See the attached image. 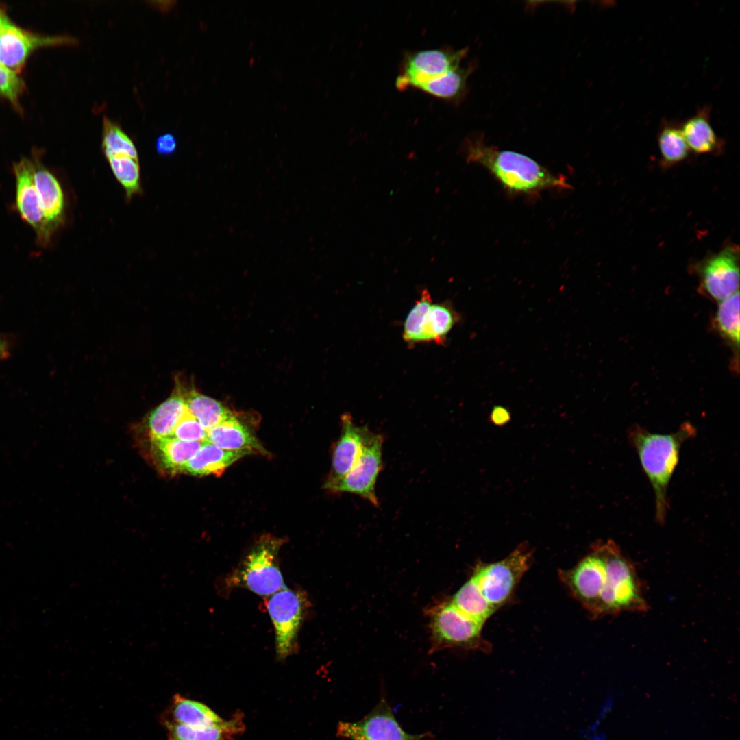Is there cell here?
I'll return each mask as SVG.
<instances>
[{"label": "cell", "mask_w": 740, "mask_h": 740, "mask_svg": "<svg viewBox=\"0 0 740 740\" xmlns=\"http://www.w3.org/2000/svg\"><path fill=\"white\" fill-rule=\"evenodd\" d=\"M530 558L531 553L521 545L500 561L476 567L472 578L495 610L510 597L528 569Z\"/></svg>", "instance_id": "5b68a950"}, {"label": "cell", "mask_w": 740, "mask_h": 740, "mask_svg": "<svg viewBox=\"0 0 740 740\" xmlns=\"http://www.w3.org/2000/svg\"><path fill=\"white\" fill-rule=\"evenodd\" d=\"M467 47L425 49L406 53L395 86L400 90L418 88L421 84L460 66L467 56Z\"/></svg>", "instance_id": "9c48e42d"}, {"label": "cell", "mask_w": 740, "mask_h": 740, "mask_svg": "<svg viewBox=\"0 0 740 740\" xmlns=\"http://www.w3.org/2000/svg\"><path fill=\"white\" fill-rule=\"evenodd\" d=\"M161 719L198 728L210 727L223 721L204 704L180 694L173 695Z\"/></svg>", "instance_id": "7402d4cb"}, {"label": "cell", "mask_w": 740, "mask_h": 740, "mask_svg": "<svg viewBox=\"0 0 740 740\" xmlns=\"http://www.w3.org/2000/svg\"><path fill=\"white\" fill-rule=\"evenodd\" d=\"M489 420L495 426H504L510 420V414L504 407L495 406L490 414Z\"/></svg>", "instance_id": "d590c367"}, {"label": "cell", "mask_w": 740, "mask_h": 740, "mask_svg": "<svg viewBox=\"0 0 740 740\" xmlns=\"http://www.w3.org/2000/svg\"><path fill=\"white\" fill-rule=\"evenodd\" d=\"M696 434V428L689 422L683 423L676 432L669 434L651 432L639 425L628 430L629 443L653 489L655 519L661 525L666 521L669 484L679 462L681 447Z\"/></svg>", "instance_id": "7a4b0ae2"}, {"label": "cell", "mask_w": 740, "mask_h": 740, "mask_svg": "<svg viewBox=\"0 0 740 740\" xmlns=\"http://www.w3.org/2000/svg\"><path fill=\"white\" fill-rule=\"evenodd\" d=\"M383 443L382 435L373 433L352 469L338 480L326 481L325 488L333 493L358 495L378 507L375 484L383 468Z\"/></svg>", "instance_id": "ba28073f"}, {"label": "cell", "mask_w": 740, "mask_h": 740, "mask_svg": "<svg viewBox=\"0 0 740 740\" xmlns=\"http://www.w3.org/2000/svg\"><path fill=\"white\" fill-rule=\"evenodd\" d=\"M174 381L171 395L149 412L145 418V425L151 440L171 437L186 410L178 374L175 376Z\"/></svg>", "instance_id": "e0dca14e"}, {"label": "cell", "mask_w": 740, "mask_h": 740, "mask_svg": "<svg viewBox=\"0 0 740 740\" xmlns=\"http://www.w3.org/2000/svg\"><path fill=\"white\" fill-rule=\"evenodd\" d=\"M168 740H234L244 730L241 717L204 728H192L161 719Z\"/></svg>", "instance_id": "cb8c5ba5"}, {"label": "cell", "mask_w": 740, "mask_h": 740, "mask_svg": "<svg viewBox=\"0 0 740 740\" xmlns=\"http://www.w3.org/2000/svg\"><path fill=\"white\" fill-rule=\"evenodd\" d=\"M462 149L468 162L482 166L510 193L532 194L571 187L564 177L552 173L532 158L486 144L481 134L467 137Z\"/></svg>", "instance_id": "6da1fadb"}, {"label": "cell", "mask_w": 740, "mask_h": 740, "mask_svg": "<svg viewBox=\"0 0 740 740\" xmlns=\"http://www.w3.org/2000/svg\"><path fill=\"white\" fill-rule=\"evenodd\" d=\"M451 602L463 613L483 624L495 610L472 577L456 593Z\"/></svg>", "instance_id": "484cf974"}, {"label": "cell", "mask_w": 740, "mask_h": 740, "mask_svg": "<svg viewBox=\"0 0 740 740\" xmlns=\"http://www.w3.org/2000/svg\"><path fill=\"white\" fill-rule=\"evenodd\" d=\"M739 247L728 245L700 265V286L713 299L721 301L739 291Z\"/></svg>", "instance_id": "4fadbf2b"}, {"label": "cell", "mask_w": 740, "mask_h": 740, "mask_svg": "<svg viewBox=\"0 0 740 740\" xmlns=\"http://www.w3.org/2000/svg\"><path fill=\"white\" fill-rule=\"evenodd\" d=\"M251 454L249 451L225 450L204 442L184 466L182 473L193 476L220 475L238 459Z\"/></svg>", "instance_id": "603a6c76"}, {"label": "cell", "mask_w": 740, "mask_h": 740, "mask_svg": "<svg viewBox=\"0 0 740 740\" xmlns=\"http://www.w3.org/2000/svg\"><path fill=\"white\" fill-rule=\"evenodd\" d=\"M337 735L349 740H422L429 736L428 733L412 735L405 732L384 697L362 719L340 722Z\"/></svg>", "instance_id": "8fae6325"}, {"label": "cell", "mask_w": 740, "mask_h": 740, "mask_svg": "<svg viewBox=\"0 0 740 740\" xmlns=\"http://www.w3.org/2000/svg\"><path fill=\"white\" fill-rule=\"evenodd\" d=\"M458 319L449 306L432 304L423 321L420 342H443Z\"/></svg>", "instance_id": "4316f807"}, {"label": "cell", "mask_w": 740, "mask_h": 740, "mask_svg": "<svg viewBox=\"0 0 740 740\" xmlns=\"http://www.w3.org/2000/svg\"><path fill=\"white\" fill-rule=\"evenodd\" d=\"M606 577L604 543L592 545L591 552L574 567L560 572V578L574 596L594 617L600 616V598Z\"/></svg>", "instance_id": "8992f818"}, {"label": "cell", "mask_w": 740, "mask_h": 740, "mask_svg": "<svg viewBox=\"0 0 740 740\" xmlns=\"http://www.w3.org/2000/svg\"><path fill=\"white\" fill-rule=\"evenodd\" d=\"M102 149L106 158L128 156L138 159L136 147L131 138L107 116L103 120Z\"/></svg>", "instance_id": "4dcf8cb0"}, {"label": "cell", "mask_w": 740, "mask_h": 740, "mask_svg": "<svg viewBox=\"0 0 740 740\" xmlns=\"http://www.w3.org/2000/svg\"><path fill=\"white\" fill-rule=\"evenodd\" d=\"M475 65L459 66L421 84L417 89L432 96L449 101L456 102L465 97L467 82L474 70Z\"/></svg>", "instance_id": "d4e9b609"}, {"label": "cell", "mask_w": 740, "mask_h": 740, "mask_svg": "<svg viewBox=\"0 0 740 740\" xmlns=\"http://www.w3.org/2000/svg\"><path fill=\"white\" fill-rule=\"evenodd\" d=\"M16 183V206L21 217L35 232L42 247L49 245L53 235L46 221L34 182L32 158H22L13 164Z\"/></svg>", "instance_id": "7c38bea8"}, {"label": "cell", "mask_w": 740, "mask_h": 740, "mask_svg": "<svg viewBox=\"0 0 740 740\" xmlns=\"http://www.w3.org/2000/svg\"><path fill=\"white\" fill-rule=\"evenodd\" d=\"M341 432L333 449L332 471L327 481L338 480L352 469L373 433L367 427L355 423L347 413L341 416Z\"/></svg>", "instance_id": "9a60e30c"}, {"label": "cell", "mask_w": 740, "mask_h": 740, "mask_svg": "<svg viewBox=\"0 0 740 740\" xmlns=\"http://www.w3.org/2000/svg\"><path fill=\"white\" fill-rule=\"evenodd\" d=\"M606 577L600 598V616L648 609L631 561L612 540L604 543Z\"/></svg>", "instance_id": "3957f363"}, {"label": "cell", "mask_w": 740, "mask_h": 740, "mask_svg": "<svg viewBox=\"0 0 740 740\" xmlns=\"http://www.w3.org/2000/svg\"><path fill=\"white\" fill-rule=\"evenodd\" d=\"M185 406L206 430L228 418L232 412L220 402L199 393L193 383L178 374Z\"/></svg>", "instance_id": "ffe728a7"}, {"label": "cell", "mask_w": 740, "mask_h": 740, "mask_svg": "<svg viewBox=\"0 0 740 740\" xmlns=\"http://www.w3.org/2000/svg\"><path fill=\"white\" fill-rule=\"evenodd\" d=\"M10 355V344L8 339L0 336V360H3Z\"/></svg>", "instance_id": "8d00e7d4"}, {"label": "cell", "mask_w": 740, "mask_h": 740, "mask_svg": "<svg viewBox=\"0 0 740 740\" xmlns=\"http://www.w3.org/2000/svg\"><path fill=\"white\" fill-rule=\"evenodd\" d=\"M32 160L34 185L47 224L54 234L64 221V194L57 177L38 158H32Z\"/></svg>", "instance_id": "2e32d148"}, {"label": "cell", "mask_w": 740, "mask_h": 740, "mask_svg": "<svg viewBox=\"0 0 740 740\" xmlns=\"http://www.w3.org/2000/svg\"><path fill=\"white\" fill-rule=\"evenodd\" d=\"M483 625L463 613L451 602L438 604L430 613L433 648L483 647Z\"/></svg>", "instance_id": "52a82bcc"}, {"label": "cell", "mask_w": 740, "mask_h": 740, "mask_svg": "<svg viewBox=\"0 0 740 740\" xmlns=\"http://www.w3.org/2000/svg\"><path fill=\"white\" fill-rule=\"evenodd\" d=\"M151 443L152 454L157 464L166 473L174 475L182 472L184 466L204 442L185 441L167 437L152 439Z\"/></svg>", "instance_id": "d6986e66"}, {"label": "cell", "mask_w": 740, "mask_h": 740, "mask_svg": "<svg viewBox=\"0 0 740 740\" xmlns=\"http://www.w3.org/2000/svg\"><path fill=\"white\" fill-rule=\"evenodd\" d=\"M305 604L301 594L285 587L267 601V608L275 630L276 654L280 660L290 656L295 648Z\"/></svg>", "instance_id": "30bf717a"}, {"label": "cell", "mask_w": 740, "mask_h": 740, "mask_svg": "<svg viewBox=\"0 0 740 740\" xmlns=\"http://www.w3.org/2000/svg\"><path fill=\"white\" fill-rule=\"evenodd\" d=\"M12 23L5 15V14L0 10V33L5 31Z\"/></svg>", "instance_id": "74e56055"}, {"label": "cell", "mask_w": 740, "mask_h": 740, "mask_svg": "<svg viewBox=\"0 0 740 740\" xmlns=\"http://www.w3.org/2000/svg\"><path fill=\"white\" fill-rule=\"evenodd\" d=\"M207 432V442L223 449L266 452L258 440L233 414Z\"/></svg>", "instance_id": "ac0fdd59"}, {"label": "cell", "mask_w": 740, "mask_h": 740, "mask_svg": "<svg viewBox=\"0 0 740 740\" xmlns=\"http://www.w3.org/2000/svg\"><path fill=\"white\" fill-rule=\"evenodd\" d=\"M430 293L423 290L421 295L406 317L404 326V339L410 343L420 342L425 317L432 304Z\"/></svg>", "instance_id": "1f68e13d"}, {"label": "cell", "mask_w": 740, "mask_h": 740, "mask_svg": "<svg viewBox=\"0 0 740 740\" xmlns=\"http://www.w3.org/2000/svg\"><path fill=\"white\" fill-rule=\"evenodd\" d=\"M281 544L280 539L274 537L262 538L228 576L229 587L245 588L260 596L271 595L284 588L278 558Z\"/></svg>", "instance_id": "277c9868"}, {"label": "cell", "mask_w": 740, "mask_h": 740, "mask_svg": "<svg viewBox=\"0 0 740 740\" xmlns=\"http://www.w3.org/2000/svg\"><path fill=\"white\" fill-rule=\"evenodd\" d=\"M177 142L175 136L170 134H164L158 137L156 142L157 152L161 155H170L175 152Z\"/></svg>", "instance_id": "e575fe53"}, {"label": "cell", "mask_w": 740, "mask_h": 740, "mask_svg": "<svg viewBox=\"0 0 740 740\" xmlns=\"http://www.w3.org/2000/svg\"><path fill=\"white\" fill-rule=\"evenodd\" d=\"M66 36H40L12 24L0 33V64L16 73L36 48L50 45L75 43Z\"/></svg>", "instance_id": "5bb4252c"}, {"label": "cell", "mask_w": 740, "mask_h": 740, "mask_svg": "<svg viewBox=\"0 0 740 740\" xmlns=\"http://www.w3.org/2000/svg\"><path fill=\"white\" fill-rule=\"evenodd\" d=\"M718 333L730 344L739 345V292L721 301L714 319Z\"/></svg>", "instance_id": "83f0119b"}, {"label": "cell", "mask_w": 740, "mask_h": 740, "mask_svg": "<svg viewBox=\"0 0 740 740\" xmlns=\"http://www.w3.org/2000/svg\"><path fill=\"white\" fill-rule=\"evenodd\" d=\"M207 430L186 408L171 437L185 441L207 442Z\"/></svg>", "instance_id": "d6a6232c"}, {"label": "cell", "mask_w": 740, "mask_h": 740, "mask_svg": "<svg viewBox=\"0 0 740 740\" xmlns=\"http://www.w3.org/2000/svg\"><path fill=\"white\" fill-rule=\"evenodd\" d=\"M709 111L707 107L698 110L680 127L689 150L697 154L713 153L722 147L711 124Z\"/></svg>", "instance_id": "44dd1931"}, {"label": "cell", "mask_w": 740, "mask_h": 740, "mask_svg": "<svg viewBox=\"0 0 740 740\" xmlns=\"http://www.w3.org/2000/svg\"><path fill=\"white\" fill-rule=\"evenodd\" d=\"M658 145L664 165L678 164L689 155V149L682 135L680 126L665 123L658 134Z\"/></svg>", "instance_id": "f1b7e54d"}, {"label": "cell", "mask_w": 740, "mask_h": 740, "mask_svg": "<svg viewBox=\"0 0 740 740\" xmlns=\"http://www.w3.org/2000/svg\"><path fill=\"white\" fill-rule=\"evenodd\" d=\"M116 180L124 188L127 199L140 191V171L138 159L128 156L107 158Z\"/></svg>", "instance_id": "f546056e"}, {"label": "cell", "mask_w": 740, "mask_h": 740, "mask_svg": "<svg viewBox=\"0 0 740 740\" xmlns=\"http://www.w3.org/2000/svg\"><path fill=\"white\" fill-rule=\"evenodd\" d=\"M23 88V82L16 73L0 64V95L16 103Z\"/></svg>", "instance_id": "836d02e7"}]
</instances>
